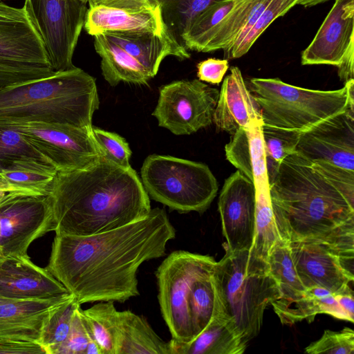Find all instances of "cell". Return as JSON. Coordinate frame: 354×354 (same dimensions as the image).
Returning a JSON list of instances; mask_svg holds the SVG:
<instances>
[{
    "label": "cell",
    "mask_w": 354,
    "mask_h": 354,
    "mask_svg": "<svg viewBox=\"0 0 354 354\" xmlns=\"http://www.w3.org/2000/svg\"><path fill=\"white\" fill-rule=\"evenodd\" d=\"M279 239L270 189H256L255 236L250 254L267 262L269 252Z\"/></svg>",
    "instance_id": "d6a6232c"
},
{
    "label": "cell",
    "mask_w": 354,
    "mask_h": 354,
    "mask_svg": "<svg viewBox=\"0 0 354 354\" xmlns=\"http://www.w3.org/2000/svg\"><path fill=\"white\" fill-rule=\"evenodd\" d=\"M213 122L217 130L230 135L239 129L262 122L260 108L236 66L230 68L223 82Z\"/></svg>",
    "instance_id": "ffe728a7"
},
{
    "label": "cell",
    "mask_w": 354,
    "mask_h": 354,
    "mask_svg": "<svg viewBox=\"0 0 354 354\" xmlns=\"http://www.w3.org/2000/svg\"><path fill=\"white\" fill-rule=\"evenodd\" d=\"M267 263L279 290L280 296L271 305L281 324L292 325L304 319L313 322L319 310L299 279L290 243L279 238L272 247Z\"/></svg>",
    "instance_id": "9a60e30c"
},
{
    "label": "cell",
    "mask_w": 354,
    "mask_h": 354,
    "mask_svg": "<svg viewBox=\"0 0 354 354\" xmlns=\"http://www.w3.org/2000/svg\"><path fill=\"white\" fill-rule=\"evenodd\" d=\"M328 1L330 0H299L297 5L299 4L304 7H312Z\"/></svg>",
    "instance_id": "f907efd6"
},
{
    "label": "cell",
    "mask_w": 354,
    "mask_h": 354,
    "mask_svg": "<svg viewBox=\"0 0 354 354\" xmlns=\"http://www.w3.org/2000/svg\"><path fill=\"white\" fill-rule=\"evenodd\" d=\"M335 1L313 41L301 53L302 65L337 66L354 46V0Z\"/></svg>",
    "instance_id": "ac0fdd59"
},
{
    "label": "cell",
    "mask_w": 354,
    "mask_h": 354,
    "mask_svg": "<svg viewBox=\"0 0 354 354\" xmlns=\"http://www.w3.org/2000/svg\"><path fill=\"white\" fill-rule=\"evenodd\" d=\"M299 1V0H298Z\"/></svg>",
    "instance_id": "11a10c76"
},
{
    "label": "cell",
    "mask_w": 354,
    "mask_h": 354,
    "mask_svg": "<svg viewBox=\"0 0 354 354\" xmlns=\"http://www.w3.org/2000/svg\"><path fill=\"white\" fill-rule=\"evenodd\" d=\"M226 159L248 178L256 189H270L262 122L239 129L225 146Z\"/></svg>",
    "instance_id": "7402d4cb"
},
{
    "label": "cell",
    "mask_w": 354,
    "mask_h": 354,
    "mask_svg": "<svg viewBox=\"0 0 354 354\" xmlns=\"http://www.w3.org/2000/svg\"><path fill=\"white\" fill-rule=\"evenodd\" d=\"M7 300H8V299L3 298V297L0 296V303L3 302V301H7Z\"/></svg>",
    "instance_id": "816d5d0a"
},
{
    "label": "cell",
    "mask_w": 354,
    "mask_h": 354,
    "mask_svg": "<svg viewBox=\"0 0 354 354\" xmlns=\"http://www.w3.org/2000/svg\"><path fill=\"white\" fill-rule=\"evenodd\" d=\"M46 353L35 342L0 336V354H41Z\"/></svg>",
    "instance_id": "f6af8a7d"
},
{
    "label": "cell",
    "mask_w": 354,
    "mask_h": 354,
    "mask_svg": "<svg viewBox=\"0 0 354 354\" xmlns=\"http://www.w3.org/2000/svg\"><path fill=\"white\" fill-rule=\"evenodd\" d=\"M219 1L223 0H153V2L159 8L167 30L182 45V37L194 20Z\"/></svg>",
    "instance_id": "1f68e13d"
},
{
    "label": "cell",
    "mask_w": 354,
    "mask_h": 354,
    "mask_svg": "<svg viewBox=\"0 0 354 354\" xmlns=\"http://www.w3.org/2000/svg\"><path fill=\"white\" fill-rule=\"evenodd\" d=\"M268 165V174L276 171L285 158L296 152L300 133L262 126Z\"/></svg>",
    "instance_id": "8d00e7d4"
},
{
    "label": "cell",
    "mask_w": 354,
    "mask_h": 354,
    "mask_svg": "<svg viewBox=\"0 0 354 354\" xmlns=\"http://www.w3.org/2000/svg\"><path fill=\"white\" fill-rule=\"evenodd\" d=\"M0 66L53 70L30 0L21 8L0 0Z\"/></svg>",
    "instance_id": "7c38bea8"
},
{
    "label": "cell",
    "mask_w": 354,
    "mask_h": 354,
    "mask_svg": "<svg viewBox=\"0 0 354 354\" xmlns=\"http://www.w3.org/2000/svg\"><path fill=\"white\" fill-rule=\"evenodd\" d=\"M168 344L169 354H242L248 346L222 315L215 317L193 340L184 343L171 338Z\"/></svg>",
    "instance_id": "d4e9b609"
},
{
    "label": "cell",
    "mask_w": 354,
    "mask_h": 354,
    "mask_svg": "<svg viewBox=\"0 0 354 354\" xmlns=\"http://www.w3.org/2000/svg\"><path fill=\"white\" fill-rule=\"evenodd\" d=\"M13 192L24 194L14 189L0 176V200L6 195Z\"/></svg>",
    "instance_id": "681fc988"
},
{
    "label": "cell",
    "mask_w": 354,
    "mask_h": 354,
    "mask_svg": "<svg viewBox=\"0 0 354 354\" xmlns=\"http://www.w3.org/2000/svg\"><path fill=\"white\" fill-rule=\"evenodd\" d=\"M292 258L306 289L324 288L333 295L353 282L342 267L339 257L328 246L317 241L290 243Z\"/></svg>",
    "instance_id": "d6986e66"
},
{
    "label": "cell",
    "mask_w": 354,
    "mask_h": 354,
    "mask_svg": "<svg viewBox=\"0 0 354 354\" xmlns=\"http://www.w3.org/2000/svg\"><path fill=\"white\" fill-rule=\"evenodd\" d=\"M91 134L104 158L122 167H131V150L124 138L94 127L91 128Z\"/></svg>",
    "instance_id": "ab89813d"
},
{
    "label": "cell",
    "mask_w": 354,
    "mask_h": 354,
    "mask_svg": "<svg viewBox=\"0 0 354 354\" xmlns=\"http://www.w3.org/2000/svg\"><path fill=\"white\" fill-rule=\"evenodd\" d=\"M57 354H102L79 306L73 315L68 335Z\"/></svg>",
    "instance_id": "f35d334b"
},
{
    "label": "cell",
    "mask_w": 354,
    "mask_h": 354,
    "mask_svg": "<svg viewBox=\"0 0 354 354\" xmlns=\"http://www.w3.org/2000/svg\"><path fill=\"white\" fill-rule=\"evenodd\" d=\"M53 69L64 71L75 66L73 55L87 12L80 0H30Z\"/></svg>",
    "instance_id": "4fadbf2b"
},
{
    "label": "cell",
    "mask_w": 354,
    "mask_h": 354,
    "mask_svg": "<svg viewBox=\"0 0 354 354\" xmlns=\"http://www.w3.org/2000/svg\"><path fill=\"white\" fill-rule=\"evenodd\" d=\"M218 95V89L199 80L174 81L159 88L152 115L172 133L190 135L213 123Z\"/></svg>",
    "instance_id": "30bf717a"
},
{
    "label": "cell",
    "mask_w": 354,
    "mask_h": 354,
    "mask_svg": "<svg viewBox=\"0 0 354 354\" xmlns=\"http://www.w3.org/2000/svg\"><path fill=\"white\" fill-rule=\"evenodd\" d=\"M79 306L81 304L75 296L70 294L51 311L38 342L46 354H57L68 335L74 313Z\"/></svg>",
    "instance_id": "e575fe53"
},
{
    "label": "cell",
    "mask_w": 354,
    "mask_h": 354,
    "mask_svg": "<svg viewBox=\"0 0 354 354\" xmlns=\"http://www.w3.org/2000/svg\"><path fill=\"white\" fill-rule=\"evenodd\" d=\"M3 258H4V257L1 254V253L0 252V260H1Z\"/></svg>",
    "instance_id": "db71d44e"
},
{
    "label": "cell",
    "mask_w": 354,
    "mask_h": 354,
    "mask_svg": "<svg viewBox=\"0 0 354 354\" xmlns=\"http://www.w3.org/2000/svg\"><path fill=\"white\" fill-rule=\"evenodd\" d=\"M82 313L102 354H116L118 311L113 301H101Z\"/></svg>",
    "instance_id": "4dcf8cb0"
},
{
    "label": "cell",
    "mask_w": 354,
    "mask_h": 354,
    "mask_svg": "<svg viewBox=\"0 0 354 354\" xmlns=\"http://www.w3.org/2000/svg\"><path fill=\"white\" fill-rule=\"evenodd\" d=\"M218 209L225 251L250 250L255 236L256 188L254 183L236 170L225 179Z\"/></svg>",
    "instance_id": "5bb4252c"
},
{
    "label": "cell",
    "mask_w": 354,
    "mask_h": 354,
    "mask_svg": "<svg viewBox=\"0 0 354 354\" xmlns=\"http://www.w3.org/2000/svg\"><path fill=\"white\" fill-rule=\"evenodd\" d=\"M48 196L55 234L104 232L138 221L151 209L136 171L104 157L83 169L57 171Z\"/></svg>",
    "instance_id": "7a4b0ae2"
},
{
    "label": "cell",
    "mask_w": 354,
    "mask_h": 354,
    "mask_svg": "<svg viewBox=\"0 0 354 354\" xmlns=\"http://www.w3.org/2000/svg\"><path fill=\"white\" fill-rule=\"evenodd\" d=\"M229 68L228 60L209 58L197 64L199 80L212 84H218Z\"/></svg>",
    "instance_id": "ee69618b"
},
{
    "label": "cell",
    "mask_w": 354,
    "mask_h": 354,
    "mask_svg": "<svg viewBox=\"0 0 354 354\" xmlns=\"http://www.w3.org/2000/svg\"><path fill=\"white\" fill-rule=\"evenodd\" d=\"M140 174L149 197L180 213L204 212L218 189L207 165L171 156H147Z\"/></svg>",
    "instance_id": "52a82bcc"
},
{
    "label": "cell",
    "mask_w": 354,
    "mask_h": 354,
    "mask_svg": "<svg viewBox=\"0 0 354 354\" xmlns=\"http://www.w3.org/2000/svg\"><path fill=\"white\" fill-rule=\"evenodd\" d=\"M296 152L354 171V108L300 133Z\"/></svg>",
    "instance_id": "2e32d148"
},
{
    "label": "cell",
    "mask_w": 354,
    "mask_h": 354,
    "mask_svg": "<svg viewBox=\"0 0 354 354\" xmlns=\"http://www.w3.org/2000/svg\"><path fill=\"white\" fill-rule=\"evenodd\" d=\"M337 67L338 76L344 83L354 80V46L348 49Z\"/></svg>",
    "instance_id": "7dc6e473"
},
{
    "label": "cell",
    "mask_w": 354,
    "mask_h": 354,
    "mask_svg": "<svg viewBox=\"0 0 354 354\" xmlns=\"http://www.w3.org/2000/svg\"><path fill=\"white\" fill-rule=\"evenodd\" d=\"M80 1H82L84 3H86L89 1V0H80Z\"/></svg>",
    "instance_id": "f5cc1de1"
},
{
    "label": "cell",
    "mask_w": 354,
    "mask_h": 354,
    "mask_svg": "<svg viewBox=\"0 0 354 354\" xmlns=\"http://www.w3.org/2000/svg\"><path fill=\"white\" fill-rule=\"evenodd\" d=\"M212 271L196 279L190 290L188 302L194 338L215 317L222 315Z\"/></svg>",
    "instance_id": "f546056e"
},
{
    "label": "cell",
    "mask_w": 354,
    "mask_h": 354,
    "mask_svg": "<svg viewBox=\"0 0 354 354\" xmlns=\"http://www.w3.org/2000/svg\"><path fill=\"white\" fill-rule=\"evenodd\" d=\"M84 28L93 36L111 32H162L166 29L158 6L136 11L102 6L88 7Z\"/></svg>",
    "instance_id": "cb8c5ba5"
},
{
    "label": "cell",
    "mask_w": 354,
    "mask_h": 354,
    "mask_svg": "<svg viewBox=\"0 0 354 354\" xmlns=\"http://www.w3.org/2000/svg\"><path fill=\"white\" fill-rule=\"evenodd\" d=\"M56 227L48 195L13 192L0 200V252L4 257H29L30 245Z\"/></svg>",
    "instance_id": "8fae6325"
},
{
    "label": "cell",
    "mask_w": 354,
    "mask_h": 354,
    "mask_svg": "<svg viewBox=\"0 0 354 354\" xmlns=\"http://www.w3.org/2000/svg\"><path fill=\"white\" fill-rule=\"evenodd\" d=\"M241 1H219L206 8L183 36L182 45L187 49L203 52L215 28Z\"/></svg>",
    "instance_id": "836d02e7"
},
{
    "label": "cell",
    "mask_w": 354,
    "mask_h": 354,
    "mask_svg": "<svg viewBox=\"0 0 354 354\" xmlns=\"http://www.w3.org/2000/svg\"><path fill=\"white\" fill-rule=\"evenodd\" d=\"M311 162L349 202L354 204V171L322 160H314Z\"/></svg>",
    "instance_id": "b9f144b4"
},
{
    "label": "cell",
    "mask_w": 354,
    "mask_h": 354,
    "mask_svg": "<svg viewBox=\"0 0 354 354\" xmlns=\"http://www.w3.org/2000/svg\"><path fill=\"white\" fill-rule=\"evenodd\" d=\"M57 169L36 158L13 160L0 171V176L16 190L26 194H49Z\"/></svg>",
    "instance_id": "f1b7e54d"
},
{
    "label": "cell",
    "mask_w": 354,
    "mask_h": 354,
    "mask_svg": "<svg viewBox=\"0 0 354 354\" xmlns=\"http://www.w3.org/2000/svg\"><path fill=\"white\" fill-rule=\"evenodd\" d=\"M271 1H241L215 28L203 52L224 50L238 44Z\"/></svg>",
    "instance_id": "83f0119b"
},
{
    "label": "cell",
    "mask_w": 354,
    "mask_h": 354,
    "mask_svg": "<svg viewBox=\"0 0 354 354\" xmlns=\"http://www.w3.org/2000/svg\"><path fill=\"white\" fill-rule=\"evenodd\" d=\"M27 157L51 164L24 136L12 128L0 125V171L13 160Z\"/></svg>",
    "instance_id": "74e56055"
},
{
    "label": "cell",
    "mask_w": 354,
    "mask_h": 354,
    "mask_svg": "<svg viewBox=\"0 0 354 354\" xmlns=\"http://www.w3.org/2000/svg\"><path fill=\"white\" fill-rule=\"evenodd\" d=\"M104 35L137 59L153 77L166 57H190L187 49L167 28L162 32H111Z\"/></svg>",
    "instance_id": "44dd1931"
},
{
    "label": "cell",
    "mask_w": 354,
    "mask_h": 354,
    "mask_svg": "<svg viewBox=\"0 0 354 354\" xmlns=\"http://www.w3.org/2000/svg\"><path fill=\"white\" fill-rule=\"evenodd\" d=\"M308 354H353L354 331L346 327L339 331L324 330L322 337L305 348Z\"/></svg>",
    "instance_id": "60d3db41"
},
{
    "label": "cell",
    "mask_w": 354,
    "mask_h": 354,
    "mask_svg": "<svg viewBox=\"0 0 354 354\" xmlns=\"http://www.w3.org/2000/svg\"><path fill=\"white\" fill-rule=\"evenodd\" d=\"M68 296L43 300L8 299L0 303V336L38 343L51 311Z\"/></svg>",
    "instance_id": "603a6c76"
},
{
    "label": "cell",
    "mask_w": 354,
    "mask_h": 354,
    "mask_svg": "<svg viewBox=\"0 0 354 354\" xmlns=\"http://www.w3.org/2000/svg\"><path fill=\"white\" fill-rule=\"evenodd\" d=\"M99 105L95 79L75 66L0 89V123L35 121L91 129Z\"/></svg>",
    "instance_id": "277c9868"
},
{
    "label": "cell",
    "mask_w": 354,
    "mask_h": 354,
    "mask_svg": "<svg viewBox=\"0 0 354 354\" xmlns=\"http://www.w3.org/2000/svg\"><path fill=\"white\" fill-rule=\"evenodd\" d=\"M216 262L208 255L176 250L158 268L159 304L172 339L184 343L194 339L188 302L190 290L196 279L213 270Z\"/></svg>",
    "instance_id": "ba28073f"
},
{
    "label": "cell",
    "mask_w": 354,
    "mask_h": 354,
    "mask_svg": "<svg viewBox=\"0 0 354 354\" xmlns=\"http://www.w3.org/2000/svg\"><path fill=\"white\" fill-rule=\"evenodd\" d=\"M71 293L46 268L29 257H6L0 260V296L12 300L53 299Z\"/></svg>",
    "instance_id": "e0dca14e"
},
{
    "label": "cell",
    "mask_w": 354,
    "mask_h": 354,
    "mask_svg": "<svg viewBox=\"0 0 354 354\" xmlns=\"http://www.w3.org/2000/svg\"><path fill=\"white\" fill-rule=\"evenodd\" d=\"M176 230L165 209L120 227L86 236L55 234L48 270L82 304L124 302L140 295L137 272L165 255Z\"/></svg>",
    "instance_id": "6da1fadb"
},
{
    "label": "cell",
    "mask_w": 354,
    "mask_h": 354,
    "mask_svg": "<svg viewBox=\"0 0 354 354\" xmlns=\"http://www.w3.org/2000/svg\"><path fill=\"white\" fill-rule=\"evenodd\" d=\"M116 354H169L146 319L130 310L118 311Z\"/></svg>",
    "instance_id": "4316f807"
},
{
    "label": "cell",
    "mask_w": 354,
    "mask_h": 354,
    "mask_svg": "<svg viewBox=\"0 0 354 354\" xmlns=\"http://www.w3.org/2000/svg\"><path fill=\"white\" fill-rule=\"evenodd\" d=\"M94 47L101 57L102 75L111 86L121 82L147 84L153 78L137 59L104 34L94 35Z\"/></svg>",
    "instance_id": "484cf974"
},
{
    "label": "cell",
    "mask_w": 354,
    "mask_h": 354,
    "mask_svg": "<svg viewBox=\"0 0 354 354\" xmlns=\"http://www.w3.org/2000/svg\"><path fill=\"white\" fill-rule=\"evenodd\" d=\"M297 1L298 0H272L243 39L238 44L223 50L224 59H236L245 55L264 30L276 19L283 16L291 8L297 5Z\"/></svg>",
    "instance_id": "d590c367"
},
{
    "label": "cell",
    "mask_w": 354,
    "mask_h": 354,
    "mask_svg": "<svg viewBox=\"0 0 354 354\" xmlns=\"http://www.w3.org/2000/svg\"><path fill=\"white\" fill-rule=\"evenodd\" d=\"M212 276L221 314L248 343L259 333L266 307L280 296L268 263L248 250L225 251Z\"/></svg>",
    "instance_id": "5b68a950"
},
{
    "label": "cell",
    "mask_w": 354,
    "mask_h": 354,
    "mask_svg": "<svg viewBox=\"0 0 354 354\" xmlns=\"http://www.w3.org/2000/svg\"><path fill=\"white\" fill-rule=\"evenodd\" d=\"M0 125L24 136L58 171L83 169L103 157L92 136L91 129L35 121Z\"/></svg>",
    "instance_id": "9c48e42d"
},
{
    "label": "cell",
    "mask_w": 354,
    "mask_h": 354,
    "mask_svg": "<svg viewBox=\"0 0 354 354\" xmlns=\"http://www.w3.org/2000/svg\"><path fill=\"white\" fill-rule=\"evenodd\" d=\"M307 292L315 301L319 313H326L337 319L351 322L346 313L342 310L334 295L322 287H313L306 289Z\"/></svg>",
    "instance_id": "7bdbcfd3"
},
{
    "label": "cell",
    "mask_w": 354,
    "mask_h": 354,
    "mask_svg": "<svg viewBox=\"0 0 354 354\" xmlns=\"http://www.w3.org/2000/svg\"><path fill=\"white\" fill-rule=\"evenodd\" d=\"M88 6H102L128 10H144L157 7L153 0H89Z\"/></svg>",
    "instance_id": "bcb514c9"
},
{
    "label": "cell",
    "mask_w": 354,
    "mask_h": 354,
    "mask_svg": "<svg viewBox=\"0 0 354 354\" xmlns=\"http://www.w3.org/2000/svg\"><path fill=\"white\" fill-rule=\"evenodd\" d=\"M259 105L262 126L301 133L354 108V80L337 90L301 88L279 78H252L248 87Z\"/></svg>",
    "instance_id": "8992f818"
},
{
    "label": "cell",
    "mask_w": 354,
    "mask_h": 354,
    "mask_svg": "<svg viewBox=\"0 0 354 354\" xmlns=\"http://www.w3.org/2000/svg\"><path fill=\"white\" fill-rule=\"evenodd\" d=\"M279 238L327 243L354 226V204L297 152L268 175Z\"/></svg>",
    "instance_id": "3957f363"
},
{
    "label": "cell",
    "mask_w": 354,
    "mask_h": 354,
    "mask_svg": "<svg viewBox=\"0 0 354 354\" xmlns=\"http://www.w3.org/2000/svg\"><path fill=\"white\" fill-rule=\"evenodd\" d=\"M342 310L348 316L351 322L354 321V303L353 292L350 286L348 285L343 290L334 295Z\"/></svg>",
    "instance_id": "c3c4849f"
}]
</instances>
